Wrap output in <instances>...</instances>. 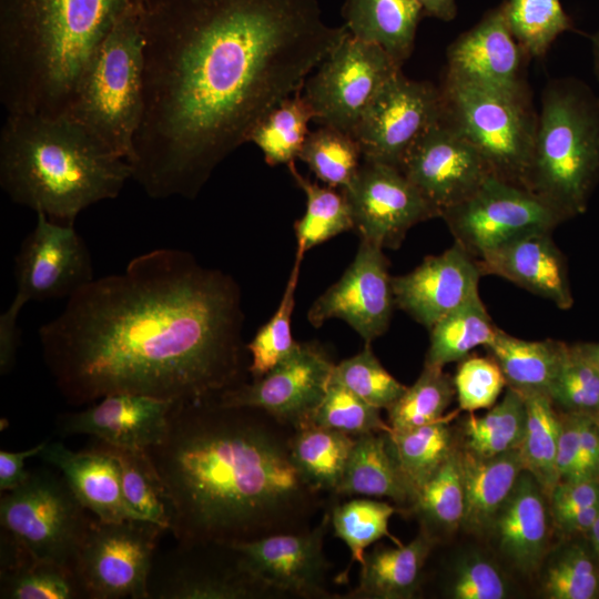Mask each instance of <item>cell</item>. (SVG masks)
<instances>
[{
	"label": "cell",
	"mask_w": 599,
	"mask_h": 599,
	"mask_svg": "<svg viewBox=\"0 0 599 599\" xmlns=\"http://www.w3.org/2000/svg\"><path fill=\"white\" fill-rule=\"evenodd\" d=\"M548 395L566 412L599 414V368L568 345Z\"/></svg>",
	"instance_id": "obj_50"
},
{
	"label": "cell",
	"mask_w": 599,
	"mask_h": 599,
	"mask_svg": "<svg viewBox=\"0 0 599 599\" xmlns=\"http://www.w3.org/2000/svg\"><path fill=\"white\" fill-rule=\"evenodd\" d=\"M149 599H280L234 544L180 542L155 554Z\"/></svg>",
	"instance_id": "obj_11"
},
{
	"label": "cell",
	"mask_w": 599,
	"mask_h": 599,
	"mask_svg": "<svg viewBox=\"0 0 599 599\" xmlns=\"http://www.w3.org/2000/svg\"><path fill=\"white\" fill-rule=\"evenodd\" d=\"M593 68L599 80V30L593 34L592 39Z\"/></svg>",
	"instance_id": "obj_62"
},
{
	"label": "cell",
	"mask_w": 599,
	"mask_h": 599,
	"mask_svg": "<svg viewBox=\"0 0 599 599\" xmlns=\"http://www.w3.org/2000/svg\"><path fill=\"white\" fill-rule=\"evenodd\" d=\"M95 445L115 458L123 497L131 510L140 518L170 530L172 502L149 451L115 447L100 440Z\"/></svg>",
	"instance_id": "obj_34"
},
{
	"label": "cell",
	"mask_w": 599,
	"mask_h": 599,
	"mask_svg": "<svg viewBox=\"0 0 599 599\" xmlns=\"http://www.w3.org/2000/svg\"><path fill=\"white\" fill-rule=\"evenodd\" d=\"M550 599H593L599 595V561L585 545L570 544L548 565L542 582Z\"/></svg>",
	"instance_id": "obj_47"
},
{
	"label": "cell",
	"mask_w": 599,
	"mask_h": 599,
	"mask_svg": "<svg viewBox=\"0 0 599 599\" xmlns=\"http://www.w3.org/2000/svg\"><path fill=\"white\" fill-rule=\"evenodd\" d=\"M243 321L232 276L186 251L156 248L78 291L39 339L71 405L116 393L192 403L246 382Z\"/></svg>",
	"instance_id": "obj_2"
},
{
	"label": "cell",
	"mask_w": 599,
	"mask_h": 599,
	"mask_svg": "<svg viewBox=\"0 0 599 599\" xmlns=\"http://www.w3.org/2000/svg\"><path fill=\"white\" fill-rule=\"evenodd\" d=\"M440 217L455 242L476 260L524 234L552 232L565 221L526 187L495 175Z\"/></svg>",
	"instance_id": "obj_13"
},
{
	"label": "cell",
	"mask_w": 599,
	"mask_h": 599,
	"mask_svg": "<svg viewBox=\"0 0 599 599\" xmlns=\"http://www.w3.org/2000/svg\"><path fill=\"white\" fill-rule=\"evenodd\" d=\"M529 59L512 35L502 6H499L448 47L444 78L528 95L526 63Z\"/></svg>",
	"instance_id": "obj_21"
},
{
	"label": "cell",
	"mask_w": 599,
	"mask_h": 599,
	"mask_svg": "<svg viewBox=\"0 0 599 599\" xmlns=\"http://www.w3.org/2000/svg\"><path fill=\"white\" fill-rule=\"evenodd\" d=\"M588 534L590 536L592 550L595 551V555L599 561V518L596 520Z\"/></svg>",
	"instance_id": "obj_61"
},
{
	"label": "cell",
	"mask_w": 599,
	"mask_h": 599,
	"mask_svg": "<svg viewBox=\"0 0 599 599\" xmlns=\"http://www.w3.org/2000/svg\"><path fill=\"white\" fill-rule=\"evenodd\" d=\"M409 510L420 520L422 530L436 541L439 535L461 526L465 493L457 447L419 489Z\"/></svg>",
	"instance_id": "obj_38"
},
{
	"label": "cell",
	"mask_w": 599,
	"mask_h": 599,
	"mask_svg": "<svg viewBox=\"0 0 599 599\" xmlns=\"http://www.w3.org/2000/svg\"><path fill=\"white\" fill-rule=\"evenodd\" d=\"M578 352L599 368V343L575 344Z\"/></svg>",
	"instance_id": "obj_60"
},
{
	"label": "cell",
	"mask_w": 599,
	"mask_h": 599,
	"mask_svg": "<svg viewBox=\"0 0 599 599\" xmlns=\"http://www.w3.org/2000/svg\"><path fill=\"white\" fill-rule=\"evenodd\" d=\"M296 184L306 195V211L295 223L296 256H304L312 247L349 230L354 220L346 195L341 190L322 186L303 176L294 161L287 164Z\"/></svg>",
	"instance_id": "obj_37"
},
{
	"label": "cell",
	"mask_w": 599,
	"mask_h": 599,
	"mask_svg": "<svg viewBox=\"0 0 599 599\" xmlns=\"http://www.w3.org/2000/svg\"><path fill=\"white\" fill-rule=\"evenodd\" d=\"M424 14L443 21H451L457 13L455 0H417Z\"/></svg>",
	"instance_id": "obj_59"
},
{
	"label": "cell",
	"mask_w": 599,
	"mask_h": 599,
	"mask_svg": "<svg viewBox=\"0 0 599 599\" xmlns=\"http://www.w3.org/2000/svg\"><path fill=\"white\" fill-rule=\"evenodd\" d=\"M130 162L65 114H7L0 133V185L13 203L74 225L87 207L116 197Z\"/></svg>",
	"instance_id": "obj_5"
},
{
	"label": "cell",
	"mask_w": 599,
	"mask_h": 599,
	"mask_svg": "<svg viewBox=\"0 0 599 599\" xmlns=\"http://www.w3.org/2000/svg\"><path fill=\"white\" fill-rule=\"evenodd\" d=\"M26 304L14 296L10 306L0 315V373H10L16 364L19 347L18 316Z\"/></svg>",
	"instance_id": "obj_56"
},
{
	"label": "cell",
	"mask_w": 599,
	"mask_h": 599,
	"mask_svg": "<svg viewBox=\"0 0 599 599\" xmlns=\"http://www.w3.org/2000/svg\"><path fill=\"white\" fill-rule=\"evenodd\" d=\"M141 7L123 14L103 39L64 113L128 161L143 109Z\"/></svg>",
	"instance_id": "obj_7"
},
{
	"label": "cell",
	"mask_w": 599,
	"mask_h": 599,
	"mask_svg": "<svg viewBox=\"0 0 599 599\" xmlns=\"http://www.w3.org/2000/svg\"><path fill=\"white\" fill-rule=\"evenodd\" d=\"M599 182V98L581 81L548 83L525 187L564 220L587 209Z\"/></svg>",
	"instance_id": "obj_6"
},
{
	"label": "cell",
	"mask_w": 599,
	"mask_h": 599,
	"mask_svg": "<svg viewBox=\"0 0 599 599\" xmlns=\"http://www.w3.org/2000/svg\"><path fill=\"white\" fill-rule=\"evenodd\" d=\"M436 540L420 531L407 545L377 544L365 552L358 585L345 599H409L423 583L424 570Z\"/></svg>",
	"instance_id": "obj_27"
},
{
	"label": "cell",
	"mask_w": 599,
	"mask_h": 599,
	"mask_svg": "<svg viewBox=\"0 0 599 599\" xmlns=\"http://www.w3.org/2000/svg\"><path fill=\"white\" fill-rule=\"evenodd\" d=\"M37 457L62 474L79 501L99 520L142 519L124 500L115 458L98 445L74 451L60 441H47Z\"/></svg>",
	"instance_id": "obj_25"
},
{
	"label": "cell",
	"mask_w": 599,
	"mask_h": 599,
	"mask_svg": "<svg viewBox=\"0 0 599 599\" xmlns=\"http://www.w3.org/2000/svg\"><path fill=\"white\" fill-rule=\"evenodd\" d=\"M446 119L476 148L493 175L525 187L537 113L531 97L443 79Z\"/></svg>",
	"instance_id": "obj_8"
},
{
	"label": "cell",
	"mask_w": 599,
	"mask_h": 599,
	"mask_svg": "<svg viewBox=\"0 0 599 599\" xmlns=\"http://www.w3.org/2000/svg\"><path fill=\"white\" fill-rule=\"evenodd\" d=\"M526 406V428L519 447L524 469L549 497L559 483L556 467L560 416L546 393H521Z\"/></svg>",
	"instance_id": "obj_36"
},
{
	"label": "cell",
	"mask_w": 599,
	"mask_h": 599,
	"mask_svg": "<svg viewBox=\"0 0 599 599\" xmlns=\"http://www.w3.org/2000/svg\"><path fill=\"white\" fill-rule=\"evenodd\" d=\"M593 417H595L596 423H597L598 428H599V414L593 415ZM598 479H599V469H598Z\"/></svg>",
	"instance_id": "obj_63"
},
{
	"label": "cell",
	"mask_w": 599,
	"mask_h": 599,
	"mask_svg": "<svg viewBox=\"0 0 599 599\" xmlns=\"http://www.w3.org/2000/svg\"><path fill=\"white\" fill-rule=\"evenodd\" d=\"M465 493L461 527L469 532H483L512 490L524 470L519 449L483 457L467 449L459 450Z\"/></svg>",
	"instance_id": "obj_29"
},
{
	"label": "cell",
	"mask_w": 599,
	"mask_h": 599,
	"mask_svg": "<svg viewBox=\"0 0 599 599\" xmlns=\"http://www.w3.org/2000/svg\"><path fill=\"white\" fill-rule=\"evenodd\" d=\"M481 275L502 277L528 292L551 301L561 309L572 306L565 257L551 231L518 236L476 260Z\"/></svg>",
	"instance_id": "obj_24"
},
{
	"label": "cell",
	"mask_w": 599,
	"mask_h": 599,
	"mask_svg": "<svg viewBox=\"0 0 599 599\" xmlns=\"http://www.w3.org/2000/svg\"><path fill=\"white\" fill-rule=\"evenodd\" d=\"M16 296L24 304L70 298L92 282L90 252L74 225L37 212V224L14 258Z\"/></svg>",
	"instance_id": "obj_17"
},
{
	"label": "cell",
	"mask_w": 599,
	"mask_h": 599,
	"mask_svg": "<svg viewBox=\"0 0 599 599\" xmlns=\"http://www.w3.org/2000/svg\"><path fill=\"white\" fill-rule=\"evenodd\" d=\"M526 428V406L521 393L508 387L501 400L481 416L469 415L464 423V448L483 457L519 449Z\"/></svg>",
	"instance_id": "obj_39"
},
{
	"label": "cell",
	"mask_w": 599,
	"mask_h": 599,
	"mask_svg": "<svg viewBox=\"0 0 599 599\" xmlns=\"http://www.w3.org/2000/svg\"><path fill=\"white\" fill-rule=\"evenodd\" d=\"M501 6L512 35L530 59L544 57L561 33L573 29L560 0H508Z\"/></svg>",
	"instance_id": "obj_44"
},
{
	"label": "cell",
	"mask_w": 599,
	"mask_h": 599,
	"mask_svg": "<svg viewBox=\"0 0 599 599\" xmlns=\"http://www.w3.org/2000/svg\"><path fill=\"white\" fill-rule=\"evenodd\" d=\"M444 115L439 87L406 78L400 71L379 91L352 136L363 160L396 167L413 144Z\"/></svg>",
	"instance_id": "obj_14"
},
{
	"label": "cell",
	"mask_w": 599,
	"mask_h": 599,
	"mask_svg": "<svg viewBox=\"0 0 599 599\" xmlns=\"http://www.w3.org/2000/svg\"><path fill=\"white\" fill-rule=\"evenodd\" d=\"M402 65L379 45L349 33L319 63L301 91L313 121L353 134L383 87Z\"/></svg>",
	"instance_id": "obj_10"
},
{
	"label": "cell",
	"mask_w": 599,
	"mask_h": 599,
	"mask_svg": "<svg viewBox=\"0 0 599 599\" xmlns=\"http://www.w3.org/2000/svg\"><path fill=\"white\" fill-rule=\"evenodd\" d=\"M580 441V414L560 416V433L556 457L559 481L571 480L575 476Z\"/></svg>",
	"instance_id": "obj_54"
},
{
	"label": "cell",
	"mask_w": 599,
	"mask_h": 599,
	"mask_svg": "<svg viewBox=\"0 0 599 599\" xmlns=\"http://www.w3.org/2000/svg\"><path fill=\"white\" fill-rule=\"evenodd\" d=\"M335 363L316 342L295 349L267 374L225 390L217 400L226 406L260 408L294 428L306 425L324 398Z\"/></svg>",
	"instance_id": "obj_16"
},
{
	"label": "cell",
	"mask_w": 599,
	"mask_h": 599,
	"mask_svg": "<svg viewBox=\"0 0 599 599\" xmlns=\"http://www.w3.org/2000/svg\"><path fill=\"white\" fill-rule=\"evenodd\" d=\"M47 441L20 451H0V489L9 491L20 486L29 476L24 467L26 460L38 456Z\"/></svg>",
	"instance_id": "obj_57"
},
{
	"label": "cell",
	"mask_w": 599,
	"mask_h": 599,
	"mask_svg": "<svg viewBox=\"0 0 599 599\" xmlns=\"http://www.w3.org/2000/svg\"><path fill=\"white\" fill-rule=\"evenodd\" d=\"M546 496L535 477L524 469L488 529L500 552L524 572L536 570L548 548Z\"/></svg>",
	"instance_id": "obj_26"
},
{
	"label": "cell",
	"mask_w": 599,
	"mask_h": 599,
	"mask_svg": "<svg viewBox=\"0 0 599 599\" xmlns=\"http://www.w3.org/2000/svg\"><path fill=\"white\" fill-rule=\"evenodd\" d=\"M395 306L392 276L383 248L361 240L342 277L311 306L307 319L319 327L331 318L346 322L370 344L388 328Z\"/></svg>",
	"instance_id": "obj_20"
},
{
	"label": "cell",
	"mask_w": 599,
	"mask_h": 599,
	"mask_svg": "<svg viewBox=\"0 0 599 599\" xmlns=\"http://www.w3.org/2000/svg\"><path fill=\"white\" fill-rule=\"evenodd\" d=\"M567 346L554 339H520L497 328L485 348L500 367L508 387L519 393L548 394Z\"/></svg>",
	"instance_id": "obj_31"
},
{
	"label": "cell",
	"mask_w": 599,
	"mask_h": 599,
	"mask_svg": "<svg viewBox=\"0 0 599 599\" xmlns=\"http://www.w3.org/2000/svg\"><path fill=\"white\" fill-rule=\"evenodd\" d=\"M333 379L372 406L386 410L407 388L382 366L369 344H365L356 355L335 364Z\"/></svg>",
	"instance_id": "obj_49"
},
{
	"label": "cell",
	"mask_w": 599,
	"mask_h": 599,
	"mask_svg": "<svg viewBox=\"0 0 599 599\" xmlns=\"http://www.w3.org/2000/svg\"><path fill=\"white\" fill-rule=\"evenodd\" d=\"M399 169L439 217L493 175L480 153L445 114L413 144Z\"/></svg>",
	"instance_id": "obj_19"
},
{
	"label": "cell",
	"mask_w": 599,
	"mask_h": 599,
	"mask_svg": "<svg viewBox=\"0 0 599 599\" xmlns=\"http://www.w3.org/2000/svg\"><path fill=\"white\" fill-rule=\"evenodd\" d=\"M354 496L387 497L406 510L414 504L416 496L400 470L390 433L355 437L342 480L332 499Z\"/></svg>",
	"instance_id": "obj_28"
},
{
	"label": "cell",
	"mask_w": 599,
	"mask_h": 599,
	"mask_svg": "<svg viewBox=\"0 0 599 599\" xmlns=\"http://www.w3.org/2000/svg\"><path fill=\"white\" fill-rule=\"evenodd\" d=\"M313 119L300 91L267 113L252 130L248 142L261 149L268 165L288 164L298 158Z\"/></svg>",
	"instance_id": "obj_40"
},
{
	"label": "cell",
	"mask_w": 599,
	"mask_h": 599,
	"mask_svg": "<svg viewBox=\"0 0 599 599\" xmlns=\"http://www.w3.org/2000/svg\"><path fill=\"white\" fill-rule=\"evenodd\" d=\"M342 191L361 240L380 248H398L414 225L439 217L403 171L389 164L363 160L352 183Z\"/></svg>",
	"instance_id": "obj_15"
},
{
	"label": "cell",
	"mask_w": 599,
	"mask_h": 599,
	"mask_svg": "<svg viewBox=\"0 0 599 599\" xmlns=\"http://www.w3.org/2000/svg\"><path fill=\"white\" fill-rule=\"evenodd\" d=\"M554 518L599 504V480L559 481L549 495Z\"/></svg>",
	"instance_id": "obj_53"
},
{
	"label": "cell",
	"mask_w": 599,
	"mask_h": 599,
	"mask_svg": "<svg viewBox=\"0 0 599 599\" xmlns=\"http://www.w3.org/2000/svg\"><path fill=\"white\" fill-rule=\"evenodd\" d=\"M0 598L77 599L84 598L73 570L37 560L14 545L1 541Z\"/></svg>",
	"instance_id": "obj_32"
},
{
	"label": "cell",
	"mask_w": 599,
	"mask_h": 599,
	"mask_svg": "<svg viewBox=\"0 0 599 599\" xmlns=\"http://www.w3.org/2000/svg\"><path fill=\"white\" fill-rule=\"evenodd\" d=\"M448 595L454 599H502L507 596V583L491 561L473 555L456 566Z\"/></svg>",
	"instance_id": "obj_52"
},
{
	"label": "cell",
	"mask_w": 599,
	"mask_h": 599,
	"mask_svg": "<svg viewBox=\"0 0 599 599\" xmlns=\"http://www.w3.org/2000/svg\"><path fill=\"white\" fill-rule=\"evenodd\" d=\"M355 437L315 425L295 428L291 450L304 478L332 499L344 474Z\"/></svg>",
	"instance_id": "obj_33"
},
{
	"label": "cell",
	"mask_w": 599,
	"mask_h": 599,
	"mask_svg": "<svg viewBox=\"0 0 599 599\" xmlns=\"http://www.w3.org/2000/svg\"><path fill=\"white\" fill-rule=\"evenodd\" d=\"M91 515L59 470H31L0 498L1 537L33 559L74 571Z\"/></svg>",
	"instance_id": "obj_9"
},
{
	"label": "cell",
	"mask_w": 599,
	"mask_h": 599,
	"mask_svg": "<svg viewBox=\"0 0 599 599\" xmlns=\"http://www.w3.org/2000/svg\"><path fill=\"white\" fill-rule=\"evenodd\" d=\"M390 439L400 470L415 496L456 448L445 417L407 432L390 433Z\"/></svg>",
	"instance_id": "obj_41"
},
{
	"label": "cell",
	"mask_w": 599,
	"mask_h": 599,
	"mask_svg": "<svg viewBox=\"0 0 599 599\" xmlns=\"http://www.w3.org/2000/svg\"><path fill=\"white\" fill-rule=\"evenodd\" d=\"M481 272L458 243L432 255L412 272L392 277L395 306L430 329L440 318L478 294Z\"/></svg>",
	"instance_id": "obj_22"
},
{
	"label": "cell",
	"mask_w": 599,
	"mask_h": 599,
	"mask_svg": "<svg viewBox=\"0 0 599 599\" xmlns=\"http://www.w3.org/2000/svg\"><path fill=\"white\" fill-rule=\"evenodd\" d=\"M302 260V257L295 256L294 266L276 312L246 345L251 355L248 374L252 375L253 379H258L267 374L284 361L297 345L292 336L291 319Z\"/></svg>",
	"instance_id": "obj_46"
},
{
	"label": "cell",
	"mask_w": 599,
	"mask_h": 599,
	"mask_svg": "<svg viewBox=\"0 0 599 599\" xmlns=\"http://www.w3.org/2000/svg\"><path fill=\"white\" fill-rule=\"evenodd\" d=\"M453 380L459 408L469 413L490 408L507 386L500 367L490 356H467L460 361Z\"/></svg>",
	"instance_id": "obj_51"
},
{
	"label": "cell",
	"mask_w": 599,
	"mask_h": 599,
	"mask_svg": "<svg viewBox=\"0 0 599 599\" xmlns=\"http://www.w3.org/2000/svg\"><path fill=\"white\" fill-rule=\"evenodd\" d=\"M141 33L132 179L152 199L193 200L348 31L317 0H143Z\"/></svg>",
	"instance_id": "obj_1"
},
{
	"label": "cell",
	"mask_w": 599,
	"mask_h": 599,
	"mask_svg": "<svg viewBox=\"0 0 599 599\" xmlns=\"http://www.w3.org/2000/svg\"><path fill=\"white\" fill-rule=\"evenodd\" d=\"M297 159L327 186L344 190L357 174L363 154L351 134L321 125L308 133Z\"/></svg>",
	"instance_id": "obj_43"
},
{
	"label": "cell",
	"mask_w": 599,
	"mask_h": 599,
	"mask_svg": "<svg viewBox=\"0 0 599 599\" xmlns=\"http://www.w3.org/2000/svg\"><path fill=\"white\" fill-rule=\"evenodd\" d=\"M342 14L351 35L379 45L403 65L424 11L417 0H346Z\"/></svg>",
	"instance_id": "obj_30"
},
{
	"label": "cell",
	"mask_w": 599,
	"mask_h": 599,
	"mask_svg": "<svg viewBox=\"0 0 599 599\" xmlns=\"http://www.w3.org/2000/svg\"><path fill=\"white\" fill-rule=\"evenodd\" d=\"M454 397V380L443 367L424 365L417 380L387 409L390 433L407 432L444 418Z\"/></svg>",
	"instance_id": "obj_42"
},
{
	"label": "cell",
	"mask_w": 599,
	"mask_h": 599,
	"mask_svg": "<svg viewBox=\"0 0 599 599\" xmlns=\"http://www.w3.org/2000/svg\"><path fill=\"white\" fill-rule=\"evenodd\" d=\"M174 404L142 394L116 393L85 409L60 415L57 425L63 436L91 435L111 446L148 450L165 439Z\"/></svg>",
	"instance_id": "obj_23"
},
{
	"label": "cell",
	"mask_w": 599,
	"mask_h": 599,
	"mask_svg": "<svg viewBox=\"0 0 599 599\" xmlns=\"http://www.w3.org/2000/svg\"><path fill=\"white\" fill-rule=\"evenodd\" d=\"M598 518L599 504L556 517L555 521L566 534H588Z\"/></svg>",
	"instance_id": "obj_58"
},
{
	"label": "cell",
	"mask_w": 599,
	"mask_h": 599,
	"mask_svg": "<svg viewBox=\"0 0 599 599\" xmlns=\"http://www.w3.org/2000/svg\"><path fill=\"white\" fill-rule=\"evenodd\" d=\"M294 430L217 397L175 403L165 439L148 449L172 502L175 540L238 544L311 528L329 499L295 465Z\"/></svg>",
	"instance_id": "obj_3"
},
{
	"label": "cell",
	"mask_w": 599,
	"mask_h": 599,
	"mask_svg": "<svg viewBox=\"0 0 599 599\" xmlns=\"http://www.w3.org/2000/svg\"><path fill=\"white\" fill-rule=\"evenodd\" d=\"M580 414V441L577 467L571 480L598 479L599 428L593 415ZM599 480V479H598Z\"/></svg>",
	"instance_id": "obj_55"
},
{
	"label": "cell",
	"mask_w": 599,
	"mask_h": 599,
	"mask_svg": "<svg viewBox=\"0 0 599 599\" xmlns=\"http://www.w3.org/2000/svg\"><path fill=\"white\" fill-rule=\"evenodd\" d=\"M329 527L327 505L317 525L306 530L274 534L234 545L252 572L282 598H337L329 590L333 566L324 552Z\"/></svg>",
	"instance_id": "obj_18"
},
{
	"label": "cell",
	"mask_w": 599,
	"mask_h": 599,
	"mask_svg": "<svg viewBox=\"0 0 599 599\" xmlns=\"http://www.w3.org/2000/svg\"><path fill=\"white\" fill-rule=\"evenodd\" d=\"M164 531L145 519L94 517L74 566L84 598L149 599V576Z\"/></svg>",
	"instance_id": "obj_12"
},
{
	"label": "cell",
	"mask_w": 599,
	"mask_h": 599,
	"mask_svg": "<svg viewBox=\"0 0 599 599\" xmlns=\"http://www.w3.org/2000/svg\"><path fill=\"white\" fill-rule=\"evenodd\" d=\"M143 0H0V102L58 116L106 34Z\"/></svg>",
	"instance_id": "obj_4"
},
{
	"label": "cell",
	"mask_w": 599,
	"mask_h": 599,
	"mask_svg": "<svg viewBox=\"0 0 599 599\" xmlns=\"http://www.w3.org/2000/svg\"><path fill=\"white\" fill-rule=\"evenodd\" d=\"M306 425L334 429L353 437L392 432L389 425L383 420L379 408L363 400L334 380L333 376L324 398Z\"/></svg>",
	"instance_id": "obj_48"
},
{
	"label": "cell",
	"mask_w": 599,
	"mask_h": 599,
	"mask_svg": "<svg viewBox=\"0 0 599 599\" xmlns=\"http://www.w3.org/2000/svg\"><path fill=\"white\" fill-rule=\"evenodd\" d=\"M328 509L335 537L349 549L351 565H362L368 546L383 537H392L388 524L396 508L388 502L369 498H352L344 502L331 499Z\"/></svg>",
	"instance_id": "obj_45"
},
{
	"label": "cell",
	"mask_w": 599,
	"mask_h": 599,
	"mask_svg": "<svg viewBox=\"0 0 599 599\" xmlns=\"http://www.w3.org/2000/svg\"><path fill=\"white\" fill-rule=\"evenodd\" d=\"M497 328L478 293L429 329V347L424 365L444 367L460 362L476 347L488 345Z\"/></svg>",
	"instance_id": "obj_35"
}]
</instances>
